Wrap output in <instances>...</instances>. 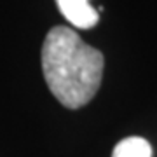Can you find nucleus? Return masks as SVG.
I'll return each mask as SVG.
<instances>
[{
	"label": "nucleus",
	"mask_w": 157,
	"mask_h": 157,
	"mask_svg": "<svg viewBox=\"0 0 157 157\" xmlns=\"http://www.w3.org/2000/svg\"><path fill=\"white\" fill-rule=\"evenodd\" d=\"M105 58L68 26H54L42 45V70L51 93L67 108L87 105L101 84Z\"/></svg>",
	"instance_id": "obj_1"
},
{
	"label": "nucleus",
	"mask_w": 157,
	"mask_h": 157,
	"mask_svg": "<svg viewBox=\"0 0 157 157\" xmlns=\"http://www.w3.org/2000/svg\"><path fill=\"white\" fill-rule=\"evenodd\" d=\"M58 9L75 28L89 30L96 26L100 19L98 11L89 4V0H56Z\"/></svg>",
	"instance_id": "obj_2"
},
{
	"label": "nucleus",
	"mask_w": 157,
	"mask_h": 157,
	"mask_svg": "<svg viewBox=\"0 0 157 157\" xmlns=\"http://www.w3.org/2000/svg\"><path fill=\"white\" fill-rule=\"evenodd\" d=\"M112 157H152V147L145 138L129 136L115 145Z\"/></svg>",
	"instance_id": "obj_3"
}]
</instances>
